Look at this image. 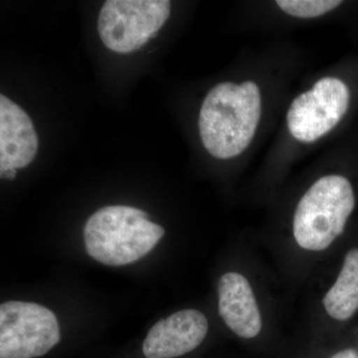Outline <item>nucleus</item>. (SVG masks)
I'll return each instance as SVG.
<instances>
[{
	"label": "nucleus",
	"mask_w": 358,
	"mask_h": 358,
	"mask_svg": "<svg viewBox=\"0 0 358 358\" xmlns=\"http://www.w3.org/2000/svg\"><path fill=\"white\" fill-rule=\"evenodd\" d=\"M357 199L352 181L343 174L315 180L299 200L292 218V247L315 258L338 251L343 244Z\"/></svg>",
	"instance_id": "1"
},
{
	"label": "nucleus",
	"mask_w": 358,
	"mask_h": 358,
	"mask_svg": "<svg viewBox=\"0 0 358 358\" xmlns=\"http://www.w3.org/2000/svg\"><path fill=\"white\" fill-rule=\"evenodd\" d=\"M243 83L223 82L205 96L199 115V133L207 152L218 159H230L249 147L257 129L254 99Z\"/></svg>",
	"instance_id": "2"
},
{
	"label": "nucleus",
	"mask_w": 358,
	"mask_h": 358,
	"mask_svg": "<svg viewBox=\"0 0 358 358\" xmlns=\"http://www.w3.org/2000/svg\"><path fill=\"white\" fill-rule=\"evenodd\" d=\"M169 0H109L98 20V30L108 49L119 54L138 50L154 38L171 15Z\"/></svg>",
	"instance_id": "3"
},
{
	"label": "nucleus",
	"mask_w": 358,
	"mask_h": 358,
	"mask_svg": "<svg viewBox=\"0 0 358 358\" xmlns=\"http://www.w3.org/2000/svg\"><path fill=\"white\" fill-rule=\"evenodd\" d=\"M218 313L226 327L246 345L266 343L268 326L260 294L247 273L228 271L219 278Z\"/></svg>",
	"instance_id": "4"
},
{
	"label": "nucleus",
	"mask_w": 358,
	"mask_h": 358,
	"mask_svg": "<svg viewBox=\"0 0 358 358\" xmlns=\"http://www.w3.org/2000/svg\"><path fill=\"white\" fill-rule=\"evenodd\" d=\"M338 252L333 278L320 296V313L326 320V331L317 338L345 333L358 315V237L346 240Z\"/></svg>",
	"instance_id": "5"
},
{
	"label": "nucleus",
	"mask_w": 358,
	"mask_h": 358,
	"mask_svg": "<svg viewBox=\"0 0 358 358\" xmlns=\"http://www.w3.org/2000/svg\"><path fill=\"white\" fill-rule=\"evenodd\" d=\"M164 329L155 324L141 345L145 358H183L203 345L209 331L206 315L195 308L167 317Z\"/></svg>",
	"instance_id": "6"
},
{
	"label": "nucleus",
	"mask_w": 358,
	"mask_h": 358,
	"mask_svg": "<svg viewBox=\"0 0 358 358\" xmlns=\"http://www.w3.org/2000/svg\"><path fill=\"white\" fill-rule=\"evenodd\" d=\"M38 150V136L24 110L0 95V173L29 166Z\"/></svg>",
	"instance_id": "7"
},
{
	"label": "nucleus",
	"mask_w": 358,
	"mask_h": 358,
	"mask_svg": "<svg viewBox=\"0 0 358 358\" xmlns=\"http://www.w3.org/2000/svg\"><path fill=\"white\" fill-rule=\"evenodd\" d=\"M303 358H358L357 345L348 329L334 338H315L307 350L301 355Z\"/></svg>",
	"instance_id": "8"
},
{
	"label": "nucleus",
	"mask_w": 358,
	"mask_h": 358,
	"mask_svg": "<svg viewBox=\"0 0 358 358\" xmlns=\"http://www.w3.org/2000/svg\"><path fill=\"white\" fill-rule=\"evenodd\" d=\"M343 3L338 0H278L275 4L294 17L315 18L334 10Z\"/></svg>",
	"instance_id": "9"
},
{
	"label": "nucleus",
	"mask_w": 358,
	"mask_h": 358,
	"mask_svg": "<svg viewBox=\"0 0 358 358\" xmlns=\"http://www.w3.org/2000/svg\"><path fill=\"white\" fill-rule=\"evenodd\" d=\"M16 174H17V169H13V171L0 173V176H1V178L10 179V180H13V179L16 178Z\"/></svg>",
	"instance_id": "10"
},
{
	"label": "nucleus",
	"mask_w": 358,
	"mask_h": 358,
	"mask_svg": "<svg viewBox=\"0 0 358 358\" xmlns=\"http://www.w3.org/2000/svg\"><path fill=\"white\" fill-rule=\"evenodd\" d=\"M350 333H352L353 341H355L358 352V326H353L352 329H350Z\"/></svg>",
	"instance_id": "11"
},
{
	"label": "nucleus",
	"mask_w": 358,
	"mask_h": 358,
	"mask_svg": "<svg viewBox=\"0 0 358 358\" xmlns=\"http://www.w3.org/2000/svg\"><path fill=\"white\" fill-rule=\"evenodd\" d=\"M298 358H303V357H301V355H300V357H299Z\"/></svg>",
	"instance_id": "12"
}]
</instances>
